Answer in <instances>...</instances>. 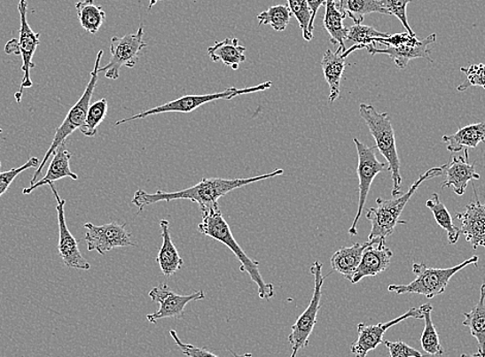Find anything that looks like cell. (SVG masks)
<instances>
[{
  "instance_id": "cell-1",
  "label": "cell",
  "mask_w": 485,
  "mask_h": 357,
  "mask_svg": "<svg viewBox=\"0 0 485 357\" xmlns=\"http://www.w3.org/2000/svg\"><path fill=\"white\" fill-rule=\"evenodd\" d=\"M285 174L282 168H276L272 173L261 175V176L246 178V179H223L211 178L203 179L193 187L187 188L180 191L166 192L157 190L155 193H148L142 190L135 193L132 198V204L138 208V213H141L145 206L166 202L169 203L172 200L188 199L197 203L199 206L201 213L209 212L219 209L218 200L226 194L239 190V188L255 183L258 181L272 179L281 176Z\"/></svg>"
},
{
  "instance_id": "cell-2",
  "label": "cell",
  "mask_w": 485,
  "mask_h": 357,
  "mask_svg": "<svg viewBox=\"0 0 485 357\" xmlns=\"http://www.w3.org/2000/svg\"><path fill=\"white\" fill-rule=\"evenodd\" d=\"M201 235L216 240L228 247L241 264V271L247 272L252 281L258 287V296L262 299H270L275 296V287L266 283L260 272L258 261L248 258L247 254L239 245L228 222L219 209L203 213V221L198 225Z\"/></svg>"
},
{
  "instance_id": "cell-3",
  "label": "cell",
  "mask_w": 485,
  "mask_h": 357,
  "mask_svg": "<svg viewBox=\"0 0 485 357\" xmlns=\"http://www.w3.org/2000/svg\"><path fill=\"white\" fill-rule=\"evenodd\" d=\"M443 173L444 166L432 167L421 175L408 191L403 193L402 196L393 198V199L377 198L376 208L369 209L367 215H365L372 224L369 241L387 240V237L394 234L396 225L407 224L406 221H400V216L414 192L425 181L442 176Z\"/></svg>"
},
{
  "instance_id": "cell-4",
  "label": "cell",
  "mask_w": 485,
  "mask_h": 357,
  "mask_svg": "<svg viewBox=\"0 0 485 357\" xmlns=\"http://www.w3.org/2000/svg\"><path fill=\"white\" fill-rule=\"evenodd\" d=\"M360 114L369 128L372 136L374 137L376 149L387 159L388 172L392 174L394 198L401 196V161L398 149H396L395 129L392 119L387 113L378 112L373 105L361 104Z\"/></svg>"
},
{
  "instance_id": "cell-5",
  "label": "cell",
  "mask_w": 485,
  "mask_h": 357,
  "mask_svg": "<svg viewBox=\"0 0 485 357\" xmlns=\"http://www.w3.org/2000/svg\"><path fill=\"white\" fill-rule=\"evenodd\" d=\"M477 255L472 256L467 260L458 266L447 268H431L421 262H414L412 269L417 275L411 283L406 285H389L388 291L396 294H421L427 299H433L444 293L446 287L449 286L450 281L459 271H462L465 267L478 265Z\"/></svg>"
},
{
  "instance_id": "cell-6",
  "label": "cell",
  "mask_w": 485,
  "mask_h": 357,
  "mask_svg": "<svg viewBox=\"0 0 485 357\" xmlns=\"http://www.w3.org/2000/svg\"><path fill=\"white\" fill-rule=\"evenodd\" d=\"M103 55L104 51L103 50H100L98 53L93 71L90 74V83L87 84L83 96H82L77 104H75L73 108L69 110L60 127L56 128V133L51 146H50L45 158L43 159L40 167H37V170L34 175V178L30 181V185L36 183L37 178H39L42 174L43 168L45 167L50 156L54 154L61 144L66 143L67 137L71 136L74 131L83 127L86 120L88 109H90L91 98L98 84L100 61L103 59Z\"/></svg>"
},
{
  "instance_id": "cell-7",
  "label": "cell",
  "mask_w": 485,
  "mask_h": 357,
  "mask_svg": "<svg viewBox=\"0 0 485 357\" xmlns=\"http://www.w3.org/2000/svg\"><path fill=\"white\" fill-rule=\"evenodd\" d=\"M272 86L273 82L268 81V82H264L254 87H247V89H235V87H231V89H225L222 92L201 94V96H185L178 99L172 100V102L167 103L165 105H157L155 106V108L138 113V114L135 116L124 118L122 119V120L117 121L116 125H121L126 122L137 120V119H144L149 116L163 114V113H191L198 110L199 106L204 105L207 103L215 102V100H231L237 97L243 96V94L268 90Z\"/></svg>"
},
{
  "instance_id": "cell-8",
  "label": "cell",
  "mask_w": 485,
  "mask_h": 357,
  "mask_svg": "<svg viewBox=\"0 0 485 357\" xmlns=\"http://www.w3.org/2000/svg\"><path fill=\"white\" fill-rule=\"evenodd\" d=\"M27 0H20L18 4V11L20 12V35L19 41L12 39L6 43L4 52L6 54H15L21 56L23 65L21 70L24 74L20 89L15 93L17 103L20 104L22 100L23 91L25 89H30L33 86V81L30 78V71L35 67L33 62L34 55L37 46L40 45L41 34H35L27 21Z\"/></svg>"
},
{
  "instance_id": "cell-9",
  "label": "cell",
  "mask_w": 485,
  "mask_h": 357,
  "mask_svg": "<svg viewBox=\"0 0 485 357\" xmlns=\"http://www.w3.org/2000/svg\"><path fill=\"white\" fill-rule=\"evenodd\" d=\"M323 264L315 261L311 267V274L314 276V292L311 303L301 314L297 322L292 327V333L288 336L293 353L291 357H297L301 349L306 348L315 325L317 323V315L320 309L321 296L325 277L323 275Z\"/></svg>"
},
{
  "instance_id": "cell-10",
  "label": "cell",
  "mask_w": 485,
  "mask_h": 357,
  "mask_svg": "<svg viewBox=\"0 0 485 357\" xmlns=\"http://www.w3.org/2000/svg\"><path fill=\"white\" fill-rule=\"evenodd\" d=\"M146 47L147 43L144 42L143 25L138 27L136 34L122 37L113 36L110 47L111 59L108 65L99 68V73L105 72L106 79H119L121 67H135L143 49Z\"/></svg>"
},
{
  "instance_id": "cell-11",
  "label": "cell",
  "mask_w": 485,
  "mask_h": 357,
  "mask_svg": "<svg viewBox=\"0 0 485 357\" xmlns=\"http://www.w3.org/2000/svg\"><path fill=\"white\" fill-rule=\"evenodd\" d=\"M354 142L356 146L358 156L356 172L358 181H360V185H358L360 198H358V208L355 221L352 222L349 229V235L352 237L357 235V223L360 221L365 202H367L372 183H373L377 175L386 171L388 172V166L377 159L376 147L364 145V144L360 140H357L356 137H355Z\"/></svg>"
},
{
  "instance_id": "cell-12",
  "label": "cell",
  "mask_w": 485,
  "mask_h": 357,
  "mask_svg": "<svg viewBox=\"0 0 485 357\" xmlns=\"http://www.w3.org/2000/svg\"><path fill=\"white\" fill-rule=\"evenodd\" d=\"M84 228L88 252H98L100 255H105L115 248L137 246L131 240V234L126 229V223L113 221L99 227L85 223Z\"/></svg>"
},
{
  "instance_id": "cell-13",
  "label": "cell",
  "mask_w": 485,
  "mask_h": 357,
  "mask_svg": "<svg viewBox=\"0 0 485 357\" xmlns=\"http://www.w3.org/2000/svg\"><path fill=\"white\" fill-rule=\"evenodd\" d=\"M149 297L154 303L160 305L159 310L147 315V321L155 324L160 319H182L184 317L186 306L189 303L205 299L206 294L204 291H199L188 296H181L174 292L168 284L161 283L149 292Z\"/></svg>"
},
{
  "instance_id": "cell-14",
  "label": "cell",
  "mask_w": 485,
  "mask_h": 357,
  "mask_svg": "<svg viewBox=\"0 0 485 357\" xmlns=\"http://www.w3.org/2000/svg\"><path fill=\"white\" fill-rule=\"evenodd\" d=\"M409 318L424 319L421 308H412L399 317L386 323L357 325V340L352 343L350 352L356 357H367L372 350H375L380 344H383V336L395 325L406 321Z\"/></svg>"
},
{
  "instance_id": "cell-15",
  "label": "cell",
  "mask_w": 485,
  "mask_h": 357,
  "mask_svg": "<svg viewBox=\"0 0 485 357\" xmlns=\"http://www.w3.org/2000/svg\"><path fill=\"white\" fill-rule=\"evenodd\" d=\"M49 186L51 188L54 194L56 203H58V205H56V211H58L59 225V252L63 264L68 268L88 271V269H90L91 266L90 262L83 258V255L81 254L78 241L75 240V237L67 228L66 221V199H62L59 197L54 183H50Z\"/></svg>"
},
{
  "instance_id": "cell-16",
  "label": "cell",
  "mask_w": 485,
  "mask_h": 357,
  "mask_svg": "<svg viewBox=\"0 0 485 357\" xmlns=\"http://www.w3.org/2000/svg\"><path fill=\"white\" fill-rule=\"evenodd\" d=\"M474 198L465 206V210L458 213L457 219L461 221V234L465 241L473 247L485 248V202L481 203L477 197L475 186L473 185Z\"/></svg>"
},
{
  "instance_id": "cell-17",
  "label": "cell",
  "mask_w": 485,
  "mask_h": 357,
  "mask_svg": "<svg viewBox=\"0 0 485 357\" xmlns=\"http://www.w3.org/2000/svg\"><path fill=\"white\" fill-rule=\"evenodd\" d=\"M393 254L392 250L387 246V240H372L370 245L364 249L361 264L350 281L351 283L356 284L365 277H375L387 271L392 264Z\"/></svg>"
},
{
  "instance_id": "cell-18",
  "label": "cell",
  "mask_w": 485,
  "mask_h": 357,
  "mask_svg": "<svg viewBox=\"0 0 485 357\" xmlns=\"http://www.w3.org/2000/svg\"><path fill=\"white\" fill-rule=\"evenodd\" d=\"M469 149L464 150V156H452L449 164L444 165L445 182L441 187L452 188L458 196H464L469 182L480 180L481 175L476 172V165L469 164Z\"/></svg>"
},
{
  "instance_id": "cell-19",
  "label": "cell",
  "mask_w": 485,
  "mask_h": 357,
  "mask_svg": "<svg viewBox=\"0 0 485 357\" xmlns=\"http://www.w3.org/2000/svg\"><path fill=\"white\" fill-rule=\"evenodd\" d=\"M437 35L433 34L428 35L423 41H420L419 45L415 46H403L400 48L387 47L386 49L371 48L368 50L370 55L374 56L376 54L387 55L390 59L394 61V64L399 70H405L409 62L413 59L424 58L430 62H433L431 58L432 50L430 46L436 43Z\"/></svg>"
},
{
  "instance_id": "cell-20",
  "label": "cell",
  "mask_w": 485,
  "mask_h": 357,
  "mask_svg": "<svg viewBox=\"0 0 485 357\" xmlns=\"http://www.w3.org/2000/svg\"><path fill=\"white\" fill-rule=\"evenodd\" d=\"M345 51L346 49L341 47H338L336 52L330 49L326 50L321 60L325 79L330 86V104L335 103L341 93V80L346 67V58H348Z\"/></svg>"
},
{
  "instance_id": "cell-21",
  "label": "cell",
  "mask_w": 485,
  "mask_h": 357,
  "mask_svg": "<svg viewBox=\"0 0 485 357\" xmlns=\"http://www.w3.org/2000/svg\"><path fill=\"white\" fill-rule=\"evenodd\" d=\"M54 158L50 164L46 176L37 181L34 185L24 188V194H30L34 190H37L43 185H49L54 183L55 181L61 180L63 178H71L73 180H78V175L72 171L69 162L73 158V154L68 151L66 147V143L61 144L58 150L54 152Z\"/></svg>"
},
{
  "instance_id": "cell-22",
  "label": "cell",
  "mask_w": 485,
  "mask_h": 357,
  "mask_svg": "<svg viewBox=\"0 0 485 357\" xmlns=\"http://www.w3.org/2000/svg\"><path fill=\"white\" fill-rule=\"evenodd\" d=\"M161 229L162 245L157 255V264L160 265L161 272L167 278L180 271L184 261H183L175 243L172 240L171 233H169V221L167 219H162L160 222Z\"/></svg>"
},
{
  "instance_id": "cell-23",
  "label": "cell",
  "mask_w": 485,
  "mask_h": 357,
  "mask_svg": "<svg viewBox=\"0 0 485 357\" xmlns=\"http://www.w3.org/2000/svg\"><path fill=\"white\" fill-rule=\"evenodd\" d=\"M370 244L371 241L362 244L356 243L350 247L339 249L331 259V266L333 271L341 274L345 279L351 281L361 264L364 249Z\"/></svg>"
},
{
  "instance_id": "cell-24",
  "label": "cell",
  "mask_w": 485,
  "mask_h": 357,
  "mask_svg": "<svg viewBox=\"0 0 485 357\" xmlns=\"http://www.w3.org/2000/svg\"><path fill=\"white\" fill-rule=\"evenodd\" d=\"M442 141L447 145V150L451 153L461 152L462 150L476 148L485 142V123H473L459 128L456 134L446 135Z\"/></svg>"
},
{
  "instance_id": "cell-25",
  "label": "cell",
  "mask_w": 485,
  "mask_h": 357,
  "mask_svg": "<svg viewBox=\"0 0 485 357\" xmlns=\"http://www.w3.org/2000/svg\"><path fill=\"white\" fill-rule=\"evenodd\" d=\"M246 48L239 43L236 37H228L222 42H216L207 49V55L214 62L222 61L225 66L237 71L242 62L246 61Z\"/></svg>"
},
{
  "instance_id": "cell-26",
  "label": "cell",
  "mask_w": 485,
  "mask_h": 357,
  "mask_svg": "<svg viewBox=\"0 0 485 357\" xmlns=\"http://www.w3.org/2000/svg\"><path fill=\"white\" fill-rule=\"evenodd\" d=\"M463 325L469 328L478 344L477 355L485 357V282L481 288V298L469 313H464Z\"/></svg>"
},
{
  "instance_id": "cell-27",
  "label": "cell",
  "mask_w": 485,
  "mask_h": 357,
  "mask_svg": "<svg viewBox=\"0 0 485 357\" xmlns=\"http://www.w3.org/2000/svg\"><path fill=\"white\" fill-rule=\"evenodd\" d=\"M348 17L339 10L337 0H326L324 27L331 36L332 45L345 49L348 39V27H344V19Z\"/></svg>"
},
{
  "instance_id": "cell-28",
  "label": "cell",
  "mask_w": 485,
  "mask_h": 357,
  "mask_svg": "<svg viewBox=\"0 0 485 357\" xmlns=\"http://www.w3.org/2000/svg\"><path fill=\"white\" fill-rule=\"evenodd\" d=\"M337 5L339 10L352 19L355 24H362L364 17L373 12L387 15L381 0H337Z\"/></svg>"
},
{
  "instance_id": "cell-29",
  "label": "cell",
  "mask_w": 485,
  "mask_h": 357,
  "mask_svg": "<svg viewBox=\"0 0 485 357\" xmlns=\"http://www.w3.org/2000/svg\"><path fill=\"white\" fill-rule=\"evenodd\" d=\"M75 10L81 27L91 35L97 34L106 21V12L94 0H81L75 4Z\"/></svg>"
},
{
  "instance_id": "cell-30",
  "label": "cell",
  "mask_w": 485,
  "mask_h": 357,
  "mask_svg": "<svg viewBox=\"0 0 485 357\" xmlns=\"http://www.w3.org/2000/svg\"><path fill=\"white\" fill-rule=\"evenodd\" d=\"M426 206L433 213L434 221L449 234V242L453 245L457 244L461 235V229L453 223L450 213L447 210L445 205L441 202L439 194L434 193L430 199H427Z\"/></svg>"
},
{
  "instance_id": "cell-31",
  "label": "cell",
  "mask_w": 485,
  "mask_h": 357,
  "mask_svg": "<svg viewBox=\"0 0 485 357\" xmlns=\"http://www.w3.org/2000/svg\"><path fill=\"white\" fill-rule=\"evenodd\" d=\"M420 308L423 311L425 321V329L420 338L421 347H423L424 352L428 355L442 356L444 350L442 345H441L437 330L434 328L432 321L433 307L430 304H426L421 306Z\"/></svg>"
},
{
  "instance_id": "cell-32",
  "label": "cell",
  "mask_w": 485,
  "mask_h": 357,
  "mask_svg": "<svg viewBox=\"0 0 485 357\" xmlns=\"http://www.w3.org/2000/svg\"><path fill=\"white\" fill-rule=\"evenodd\" d=\"M388 35V34L380 33V31L367 27V25L355 24L354 27H348V39L346 41L356 43L354 47L357 51V50L375 48L378 41Z\"/></svg>"
},
{
  "instance_id": "cell-33",
  "label": "cell",
  "mask_w": 485,
  "mask_h": 357,
  "mask_svg": "<svg viewBox=\"0 0 485 357\" xmlns=\"http://www.w3.org/2000/svg\"><path fill=\"white\" fill-rule=\"evenodd\" d=\"M292 16L291 10L287 5L279 4L270 6L268 10L262 12L257 15V20L260 27L270 25L274 30L281 33L287 28Z\"/></svg>"
},
{
  "instance_id": "cell-34",
  "label": "cell",
  "mask_w": 485,
  "mask_h": 357,
  "mask_svg": "<svg viewBox=\"0 0 485 357\" xmlns=\"http://www.w3.org/2000/svg\"><path fill=\"white\" fill-rule=\"evenodd\" d=\"M108 113V102L106 98L98 100L90 105L88 109L85 123L80 128L82 135L87 137H93L98 135V128L102 124Z\"/></svg>"
},
{
  "instance_id": "cell-35",
  "label": "cell",
  "mask_w": 485,
  "mask_h": 357,
  "mask_svg": "<svg viewBox=\"0 0 485 357\" xmlns=\"http://www.w3.org/2000/svg\"><path fill=\"white\" fill-rule=\"evenodd\" d=\"M287 6L291 10L292 15L297 19L304 40L307 42L312 41L313 34L310 31L311 10L309 8L307 0H287Z\"/></svg>"
},
{
  "instance_id": "cell-36",
  "label": "cell",
  "mask_w": 485,
  "mask_h": 357,
  "mask_svg": "<svg viewBox=\"0 0 485 357\" xmlns=\"http://www.w3.org/2000/svg\"><path fill=\"white\" fill-rule=\"evenodd\" d=\"M412 2L413 0H381L383 9L386 10L387 15L398 18L408 34L417 35L412 30L411 24H409L407 17V6Z\"/></svg>"
},
{
  "instance_id": "cell-37",
  "label": "cell",
  "mask_w": 485,
  "mask_h": 357,
  "mask_svg": "<svg viewBox=\"0 0 485 357\" xmlns=\"http://www.w3.org/2000/svg\"><path fill=\"white\" fill-rule=\"evenodd\" d=\"M461 72L465 74V80L458 86L459 92H464L471 87H481L485 89V65H472L469 67H462Z\"/></svg>"
},
{
  "instance_id": "cell-38",
  "label": "cell",
  "mask_w": 485,
  "mask_h": 357,
  "mask_svg": "<svg viewBox=\"0 0 485 357\" xmlns=\"http://www.w3.org/2000/svg\"><path fill=\"white\" fill-rule=\"evenodd\" d=\"M41 161L39 159L31 158L25 165L20 167L12 168L10 171L0 172V198L8 191L12 182L24 171L29 170V168L39 167Z\"/></svg>"
},
{
  "instance_id": "cell-39",
  "label": "cell",
  "mask_w": 485,
  "mask_h": 357,
  "mask_svg": "<svg viewBox=\"0 0 485 357\" xmlns=\"http://www.w3.org/2000/svg\"><path fill=\"white\" fill-rule=\"evenodd\" d=\"M169 334H171L176 345H177L180 349L183 354L188 356V357H220L216 354H214L210 352H207L205 348H200L197 346L191 345V344H186L183 342L178 334L176 330L169 331ZM252 353H247L243 355H235L232 357H252Z\"/></svg>"
},
{
  "instance_id": "cell-40",
  "label": "cell",
  "mask_w": 485,
  "mask_h": 357,
  "mask_svg": "<svg viewBox=\"0 0 485 357\" xmlns=\"http://www.w3.org/2000/svg\"><path fill=\"white\" fill-rule=\"evenodd\" d=\"M420 41L418 39L417 35H411L408 33L395 34L393 35H388L378 41V43H380L382 46L400 48L403 46H415L419 45Z\"/></svg>"
},
{
  "instance_id": "cell-41",
  "label": "cell",
  "mask_w": 485,
  "mask_h": 357,
  "mask_svg": "<svg viewBox=\"0 0 485 357\" xmlns=\"http://www.w3.org/2000/svg\"><path fill=\"white\" fill-rule=\"evenodd\" d=\"M383 344L387 347L390 357H424L419 350L409 346L403 341H383Z\"/></svg>"
},
{
  "instance_id": "cell-42",
  "label": "cell",
  "mask_w": 485,
  "mask_h": 357,
  "mask_svg": "<svg viewBox=\"0 0 485 357\" xmlns=\"http://www.w3.org/2000/svg\"><path fill=\"white\" fill-rule=\"evenodd\" d=\"M309 8L311 10V23L310 31L313 34L315 18H317V12L321 6L325 5L326 0H307Z\"/></svg>"
},
{
  "instance_id": "cell-43",
  "label": "cell",
  "mask_w": 485,
  "mask_h": 357,
  "mask_svg": "<svg viewBox=\"0 0 485 357\" xmlns=\"http://www.w3.org/2000/svg\"><path fill=\"white\" fill-rule=\"evenodd\" d=\"M160 2H162V0H150V3H149V10L153 9V6H154L157 3H160Z\"/></svg>"
},
{
  "instance_id": "cell-44",
  "label": "cell",
  "mask_w": 485,
  "mask_h": 357,
  "mask_svg": "<svg viewBox=\"0 0 485 357\" xmlns=\"http://www.w3.org/2000/svg\"><path fill=\"white\" fill-rule=\"evenodd\" d=\"M461 357H481V356H478L476 353L475 354H472V355H468V354H462Z\"/></svg>"
},
{
  "instance_id": "cell-45",
  "label": "cell",
  "mask_w": 485,
  "mask_h": 357,
  "mask_svg": "<svg viewBox=\"0 0 485 357\" xmlns=\"http://www.w3.org/2000/svg\"><path fill=\"white\" fill-rule=\"evenodd\" d=\"M0 134H3V129L2 128H0Z\"/></svg>"
},
{
  "instance_id": "cell-46",
  "label": "cell",
  "mask_w": 485,
  "mask_h": 357,
  "mask_svg": "<svg viewBox=\"0 0 485 357\" xmlns=\"http://www.w3.org/2000/svg\"><path fill=\"white\" fill-rule=\"evenodd\" d=\"M0 167H2V162H0Z\"/></svg>"
}]
</instances>
